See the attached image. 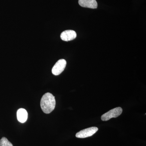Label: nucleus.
Listing matches in <instances>:
<instances>
[{"label": "nucleus", "instance_id": "1", "mask_svg": "<svg viewBox=\"0 0 146 146\" xmlns=\"http://www.w3.org/2000/svg\"><path fill=\"white\" fill-rule=\"evenodd\" d=\"M40 105L43 112L46 114H49L52 112L55 107V97L50 93H46L41 99Z\"/></svg>", "mask_w": 146, "mask_h": 146}, {"label": "nucleus", "instance_id": "2", "mask_svg": "<svg viewBox=\"0 0 146 146\" xmlns=\"http://www.w3.org/2000/svg\"><path fill=\"white\" fill-rule=\"evenodd\" d=\"M122 112L123 109L121 108H116L102 115L101 119L103 121H107L112 118L117 117L122 114Z\"/></svg>", "mask_w": 146, "mask_h": 146}, {"label": "nucleus", "instance_id": "3", "mask_svg": "<svg viewBox=\"0 0 146 146\" xmlns=\"http://www.w3.org/2000/svg\"><path fill=\"white\" fill-rule=\"evenodd\" d=\"M98 130V128L93 127L80 131L76 134V136L78 138H86L93 136Z\"/></svg>", "mask_w": 146, "mask_h": 146}, {"label": "nucleus", "instance_id": "4", "mask_svg": "<svg viewBox=\"0 0 146 146\" xmlns=\"http://www.w3.org/2000/svg\"><path fill=\"white\" fill-rule=\"evenodd\" d=\"M67 62L64 59L58 60L53 67L52 72L55 76L59 75L65 70Z\"/></svg>", "mask_w": 146, "mask_h": 146}, {"label": "nucleus", "instance_id": "5", "mask_svg": "<svg viewBox=\"0 0 146 146\" xmlns=\"http://www.w3.org/2000/svg\"><path fill=\"white\" fill-rule=\"evenodd\" d=\"M77 34L75 31L71 30L65 31L60 35V38L63 41L68 42L75 39Z\"/></svg>", "mask_w": 146, "mask_h": 146}, {"label": "nucleus", "instance_id": "6", "mask_svg": "<svg viewBox=\"0 0 146 146\" xmlns=\"http://www.w3.org/2000/svg\"><path fill=\"white\" fill-rule=\"evenodd\" d=\"M78 3L83 7L91 9L98 7V3L96 0H79Z\"/></svg>", "mask_w": 146, "mask_h": 146}, {"label": "nucleus", "instance_id": "7", "mask_svg": "<svg viewBox=\"0 0 146 146\" xmlns=\"http://www.w3.org/2000/svg\"><path fill=\"white\" fill-rule=\"evenodd\" d=\"M17 119L20 122L24 123L26 121L28 118V113L24 108L18 110L17 112Z\"/></svg>", "mask_w": 146, "mask_h": 146}, {"label": "nucleus", "instance_id": "8", "mask_svg": "<svg viewBox=\"0 0 146 146\" xmlns=\"http://www.w3.org/2000/svg\"><path fill=\"white\" fill-rule=\"evenodd\" d=\"M0 146H13L11 142L5 137H3L0 140Z\"/></svg>", "mask_w": 146, "mask_h": 146}]
</instances>
